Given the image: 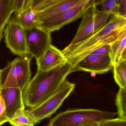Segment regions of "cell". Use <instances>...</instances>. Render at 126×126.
<instances>
[{"instance_id":"6da1fadb","label":"cell","mask_w":126,"mask_h":126,"mask_svg":"<svg viewBox=\"0 0 126 126\" xmlns=\"http://www.w3.org/2000/svg\"><path fill=\"white\" fill-rule=\"evenodd\" d=\"M126 33V18L111 16L101 29L79 42L69 45L62 51L71 68L96 48L110 45Z\"/></svg>"},{"instance_id":"7a4b0ae2","label":"cell","mask_w":126,"mask_h":126,"mask_svg":"<svg viewBox=\"0 0 126 126\" xmlns=\"http://www.w3.org/2000/svg\"><path fill=\"white\" fill-rule=\"evenodd\" d=\"M71 68L67 62L50 70H37L23 91L25 106L35 107L53 95L66 80Z\"/></svg>"},{"instance_id":"3957f363","label":"cell","mask_w":126,"mask_h":126,"mask_svg":"<svg viewBox=\"0 0 126 126\" xmlns=\"http://www.w3.org/2000/svg\"><path fill=\"white\" fill-rule=\"evenodd\" d=\"M117 112L95 109H71L60 113L51 119L48 126H80L90 121L100 122L114 118Z\"/></svg>"},{"instance_id":"277c9868","label":"cell","mask_w":126,"mask_h":126,"mask_svg":"<svg viewBox=\"0 0 126 126\" xmlns=\"http://www.w3.org/2000/svg\"><path fill=\"white\" fill-rule=\"evenodd\" d=\"M33 57L30 54L19 56L11 62L3 70L7 74L2 88H14L23 91L31 79V63Z\"/></svg>"},{"instance_id":"5b68a950","label":"cell","mask_w":126,"mask_h":126,"mask_svg":"<svg viewBox=\"0 0 126 126\" xmlns=\"http://www.w3.org/2000/svg\"><path fill=\"white\" fill-rule=\"evenodd\" d=\"M74 83L65 80L53 95L38 106L27 110L34 119L36 124L50 118L62 106L65 99L73 91Z\"/></svg>"},{"instance_id":"8992f818","label":"cell","mask_w":126,"mask_h":126,"mask_svg":"<svg viewBox=\"0 0 126 126\" xmlns=\"http://www.w3.org/2000/svg\"><path fill=\"white\" fill-rule=\"evenodd\" d=\"M98 2L94 0L84 14L76 34L69 45L79 42L101 29L107 24L110 15L97 9Z\"/></svg>"},{"instance_id":"52a82bcc","label":"cell","mask_w":126,"mask_h":126,"mask_svg":"<svg viewBox=\"0 0 126 126\" xmlns=\"http://www.w3.org/2000/svg\"><path fill=\"white\" fill-rule=\"evenodd\" d=\"M93 2L91 0H81L73 7L40 22L39 27L50 33L58 31L65 25L82 17Z\"/></svg>"},{"instance_id":"ba28073f","label":"cell","mask_w":126,"mask_h":126,"mask_svg":"<svg viewBox=\"0 0 126 126\" xmlns=\"http://www.w3.org/2000/svg\"><path fill=\"white\" fill-rule=\"evenodd\" d=\"M5 42L14 54L22 56L28 54L26 47L25 29L13 16L4 29Z\"/></svg>"},{"instance_id":"9c48e42d","label":"cell","mask_w":126,"mask_h":126,"mask_svg":"<svg viewBox=\"0 0 126 126\" xmlns=\"http://www.w3.org/2000/svg\"><path fill=\"white\" fill-rule=\"evenodd\" d=\"M28 53L35 59L41 56L51 45V33L39 27L25 29Z\"/></svg>"},{"instance_id":"30bf717a","label":"cell","mask_w":126,"mask_h":126,"mask_svg":"<svg viewBox=\"0 0 126 126\" xmlns=\"http://www.w3.org/2000/svg\"><path fill=\"white\" fill-rule=\"evenodd\" d=\"M112 68L110 54L101 55L91 54L71 68L70 74L82 71L102 74L110 71Z\"/></svg>"},{"instance_id":"8fae6325","label":"cell","mask_w":126,"mask_h":126,"mask_svg":"<svg viewBox=\"0 0 126 126\" xmlns=\"http://www.w3.org/2000/svg\"><path fill=\"white\" fill-rule=\"evenodd\" d=\"M5 105L8 118H11L15 113L20 110H25L23 91L19 88H7L0 91Z\"/></svg>"},{"instance_id":"7c38bea8","label":"cell","mask_w":126,"mask_h":126,"mask_svg":"<svg viewBox=\"0 0 126 126\" xmlns=\"http://www.w3.org/2000/svg\"><path fill=\"white\" fill-rule=\"evenodd\" d=\"M36 60L37 70L41 71L50 70L67 62L62 51L52 45Z\"/></svg>"},{"instance_id":"4fadbf2b","label":"cell","mask_w":126,"mask_h":126,"mask_svg":"<svg viewBox=\"0 0 126 126\" xmlns=\"http://www.w3.org/2000/svg\"><path fill=\"white\" fill-rule=\"evenodd\" d=\"M81 0H58L56 3L36 13L38 24L60 12L67 10L78 4Z\"/></svg>"},{"instance_id":"5bb4252c","label":"cell","mask_w":126,"mask_h":126,"mask_svg":"<svg viewBox=\"0 0 126 126\" xmlns=\"http://www.w3.org/2000/svg\"><path fill=\"white\" fill-rule=\"evenodd\" d=\"M110 55L113 66L126 60V33L110 45Z\"/></svg>"},{"instance_id":"9a60e30c","label":"cell","mask_w":126,"mask_h":126,"mask_svg":"<svg viewBox=\"0 0 126 126\" xmlns=\"http://www.w3.org/2000/svg\"><path fill=\"white\" fill-rule=\"evenodd\" d=\"M15 17L24 29L39 27L36 13L31 8L25 10Z\"/></svg>"},{"instance_id":"2e32d148","label":"cell","mask_w":126,"mask_h":126,"mask_svg":"<svg viewBox=\"0 0 126 126\" xmlns=\"http://www.w3.org/2000/svg\"><path fill=\"white\" fill-rule=\"evenodd\" d=\"M14 2L15 0H0V33H3L14 13Z\"/></svg>"},{"instance_id":"e0dca14e","label":"cell","mask_w":126,"mask_h":126,"mask_svg":"<svg viewBox=\"0 0 126 126\" xmlns=\"http://www.w3.org/2000/svg\"><path fill=\"white\" fill-rule=\"evenodd\" d=\"M13 126H34L36 122L27 110L17 112L8 122Z\"/></svg>"},{"instance_id":"ac0fdd59","label":"cell","mask_w":126,"mask_h":126,"mask_svg":"<svg viewBox=\"0 0 126 126\" xmlns=\"http://www.w3.org/2000/svg\"><path fill=\"white\" fill-rule=\"evenodd\" d=\"M113 78L120 88H126V60L113 66Z\"/></svg>"},{"instance_id":"d6986e66","label":"cell","mask_w":126,"mask_h":126,"mask_svg":"<svg viewBox=\"0 0 126 126\" xmlns=\"http://www.w3.org/2000/svg\"><path fill=\"white\" fill-rule=\"evenodd\" d=\"M117 117L126 119V88H119L116 96Z\"/></svg>"},{"instance_id":"ffe728a7","label":"cell","mask_w":126,"mask_h":126,"mask_svg":"<svg viewBox=\"0 0 126 126\" xmlns=\"http://www.w3.org/2000/svg\"><path fill=\"white\" fill-rule=\"evenodd\" d=\"M118 0H99L98 3L101 7L102 11L111 16H119Z\"/></svg>"},{"instance_id":"44dd1931","label":"cell","mask_w":126,"mask_h":126,"mask_svg":"<svg viewBox=\"0 0 126 126\" xmlns=\"http://www.w3.org/2000/svg\"><path fill=\"white\" fill-rule=\"evenodd\" d=\"M58 0H31V8L36 13L56 3Z\"/></svg>"},{"instance_id":"7402d4cb","label":"cell","mask_w":126,"mask_h":126,"mask_svg":"<svg viewBox=\"0 0 126 126\" xmlns=\"http://www.w3.org/2000/svg\"><path fill=\"white\" fill-rule=\"evenodd\" d=\"M31 0H15L14 12L15 16L31 8Z\"/></svg>"},{"instance_id":"603a6c76","label":"cell","mask_w":126,"mask_h":126,"mask_svg":"<svg viewBox=\"0 0 126 126\" xmlns=\"http://www.w3.org/2000/svg\"><path fill=\"white\" fill-rule=\"evenodd\" d=\"M98 126H126V119L114 118L98 122Z\"/></svg>"},{"instance_id":"cb8c5ba5","label":"cell","mask_w":126,"mask_h":126,"mask_svg":"<svg viewBox=\"0 0 126 126\" xmlns=\"http://www.w3.org/2000/svg\"><path fill=\"white\" fill-rule=\"evenodd\" d=\"M9 120L6 114L5 102L0 92V126L8 122Z\"/></svg>"},{"instance_id":"d4e9b609","label":"cell","mask_w":126,"mask_h":126,"mask_svg":"<svg viewBox=\"0 0 126 126\" xmlns=\"http://www.w3.org/2000/svg\"><path fill=\"white\" fill-rule=\"evenodd\" d=\"M110 45H109L96 48L93 51L91 54H98V55H107L110 54Z\"/></svg>"},{"instance_id":"484cf974","label":"cell","mask_w":126,"mask_h":126,"mask_svg":"<svg viewBox=\"0 0 126 126\" xmlns=\"http://www.w3.org/2000/svg\"><path fill=\"white\" fill-rule=\"evenodd\" d=\"M126 0H120L119 2V16L126 18Z\"/></svg>"},{"instance_id":"4316f807","label":"cell","mask_w":126,"mask_h":126,"mask_svg":"<svg viewBox=\"0 0 126 126\" xmlns=\"http://www.w3.org/2000/svg\"><path fill=\"white\" fill-rule=\"evenodd\" d=\"M98 122L95 121H90L83 123L80 126H98Z\"/></svg>"},{"instance_id":"83f0119b","label":"cell","mask_w":126,"mask_h":126,"mask_svg":"<svg viewBox=\"0 0 126 126\" xmlns=\"http://www.w3.org/2000/svg\"><path fill=\"white\" fill-rule=\"evenodd\" d=\"M2 70L0 69V92L1 91L2 88Z\"/></svg>"},{"instance_id":"f1b7e54d","label":"cell","mask_w":126,"mask_h":126,"mask_svg":"<svg viewBox=\"0 0 126 126\" xmlns=\"http://www.w3.org/2000/svg\"><path fill=\"white\" fill-rule=\"evenodd\" d=\"M3 37V33H0V42H1L2 39Z\"/></svg>"}]
</instances>
